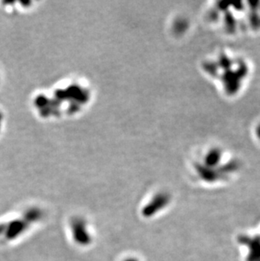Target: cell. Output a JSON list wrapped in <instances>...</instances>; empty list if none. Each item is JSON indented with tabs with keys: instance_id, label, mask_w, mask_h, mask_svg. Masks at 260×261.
<instances>
[{
	"instance_id": "2",
	"label": "cell",
	"mask_w": 260,
	"mask_h": 261,
	"mask_svg": "<svg viewBox=\"0 0 260 261\" xmlns=\"http://www.w3.org/2000/svg\"><path fill=\"white\" fill-rule=\"evenodd\" d=\"M124 261H139L137 259H134V258H130V259H126Z\"/></svg>"
},
{
	"instance_id": "1",
	"label": "cell",
	"mask_w": 260,
	"mask_h": 261,
	"mask_svg": "<svg viewBox=\"0 0 260 261\" xmlns=\"http://www.w3.org/2000/svg\"><path fill=\"white\" fill-rule=\"evenodd\" d=\"M72 234L74 241L81 246H86L90 244L91 241V233L87 228L86 222L81 218H76L72 222Z\"/></svg>"
}]
</instances>
